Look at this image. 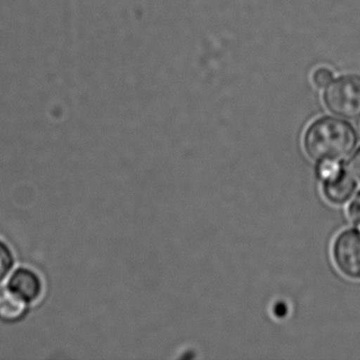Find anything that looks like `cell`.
<instances>
[{
	"mask_svg": "<svg viewBox=\"0 0 360 360\" xmlns=\"http://www.w3.org/2000/svg\"><path fill=\"white\" fill-rule=\"evenodd\" d=\"M358 144L355 127L345 120L322 117L314 121L303 134V148L317 163L338 162L349 158Z\"/></svg>",
	"mask_w": 360,
	"mask_h": 360,
	"instance_id": "obj_1",
	"label": "cell"
},
{
	"mask_svg": "<svg viewBox=\"0 0 360 360\" xmlns=\"http://www.w3.org/2000/svg\"><path fill=\"white\" fill-rule=\"evenodd\" d=\"M323 102L337 117L347 120L360 117L359 75H343L330 82L324 90Z\"/></svg>",
	"mask_w": 360,
	"mask_h": 360,
	"instance_id": "obj_2",
	"label": "cell"
},
{
	"mask_svg": "<svg viewBox=\"0 0 360 360\" xmlns=\"http://www.w3.org/2000/svg\"><path fill=\"white\" fill-rule=\"evenodd\" d=\"M333 260L343 276L360 280V231L345 229L335 239L332 248Z\"/></svg>",
	"mask_w": 360,
	"mask_h": 360,
	"instance_id": "obj_3",
	"label": "cell"
},
{
	"mask_svg": "<svg viewBox=\"0 0 360 360\" xmlns=\"http://www.w3.org/2000/svg\"><path fill=\"white\" fill-rule=\"evenodd\" d=\"M7 290L30 304L41 298L44 290L43 281L32 269L18 267L10 276Z\"/></svg>",
	"mask_w": 360,
	"mask_h": 360,
	"instance_id": "obj_4",
	"label": "cell"
},
{
	"mask_svg": "<svg viewBox=\"0 0 360 360\" xmlns=\"http://www.w3.org/2000/svg\"><path fill=\"white\" fill-rule=\"evenodd\" d=\"M357 189V180L341 167L336 174L322 181V193L326 201L334 205H343L349 201Z\"/></svg>",
	"mask_w": 360,
	"mask_h": 360,
	"instance_id": "obj_5",
	"label": "cell"
},
{
	"mask_svg": "<svg viewBox=\"0 0 360 360\" xmlns=\"http://www.w3.org/2000/svg\"><path fill=\"white\" fill-rule=\"evenodd\" d=\"M28 305L6 288L0 292V320L9 323L20 321L28 313Z\"/></svg>",
	"mask_w": 360,
	"mask_h": 360,
	"instance_id": "obj_6",
	"label": "cell"
},
{
	"mask_svg": "<svg viewBox=\"0 0 360 360\" xmlns=\"http://www.w3.org/2000/svg\"><path fill=\"white\" fill-rule=\"evenodd\" d=\"M14 267V255L11 248L0 240V282H3Z\"/></svg>",
	"mask_w": 360,
	"mask_h": 360,
	"instance_id": "obj_7",
	"label": "cell"
},
{
	"mask_svg": "<svg viewBox=\"0 0 360 360\" xmlns=\"http://www.w3.org/2000/svg\"><path fill=\"white\" fill-rule=\"evenodd\" d=\"M347 217L356 226H360V191L356 193L347 207Z\"/></svg>",
	"mask_w": 360,
	"mask_h": 360,
	"instance_id": "obj_8",
	"label": "cell"
},
{
	"mask_svg": "<svg viewBox=\"0 0 360 360\" xmlns=\"http://www.w3.org/2000/svg\"><path fill=\"white\" fill-rule=\"evenodd\" d=\"M333 72L328 68H319L314 72L313 82L318 88H324L333 81Z\"/></svg>",
	"mask_w": 360,
	"mask_h": 360,
	"instance_id": "obj_9",
	"label": "cell"
},
{
	"mask_svg": "<svg viewBox=\"0 0 360 360\" xmlns=\"http://www.w3.org/2000/svg\"><path fill=\"white\" fill-rule=\"evenodd\" d=\"M345 168H347V172H349L356 180L360 182V147L355 151V153L349 158Z\"/></svg>",
	"mask_w": 360,
	"mask_h": 360,
	"instance_id": "obj_10",
	"label": "cell"
}]
</instances>
